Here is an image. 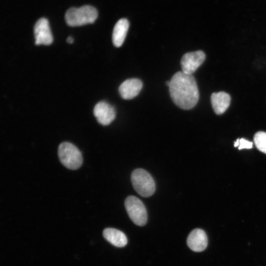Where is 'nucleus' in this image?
<instances>
[{
    "mask_svg": "<svg viewBox=\"0 0 266 266\" xmlns=\"http://www.w3.org/2000/svg\"><path fill=\"white\" fill-rule=\"evenodd\" d=\"M205 59V54L201 50L186 53L181 60L182 71L192 74L203 63Z\"/></svg>",
    "mask_w": 266,
    "mask_h": 266,
    "instance_id": "423d86ee",
    "label": "nucleus"
},
{
    "mask_svg": "<svg viewBox=\"0 0 266 266\" xmlns=\"http://www.w3.org/2000/svg\"><path fill=\"white\" fill-rule=\"evenodd\" d=\"M142 82L138 78L125 80L119 86V92L124 100H131L136 97L142 88Z\"/></svg>",
    "mask_w": 266,
    "mask_h": 266,
    "instance_id": "9d476101",
    "label": "nucleus"
},
{
    "mask_svg": "<svg viewBox=\"0 0 266 266\" xmlns=\"http://www.w3.org/2000/svg\"><path fill=\"white\" fill-rule=\"evenodd\" d=\"M97 9L90 5L68 9L65 16L66 24L71 27L80 26L93 23L98 17Z\"/></svg>",
    "mask_w": 266,
    "mask_h": 266,
    "instance_id": "f03ea898",
    "label": "nucleus"
},
{
    "mask_svg": "<svg viewBox=\"0 0 266 266\" xmlns=\"http://www.w3.org/2000/svg\"><path fill=\"white\" fill-rule=\"evenodd\" d=\"M239 145V139L238 138L237 139H236V141L234 142V146L237 147V146H238Z\"/></svg>",
    "mask_w": 266,
    "mask_h": 266,
    "instance_id": "f3484780",
    "label": "nucleus"
},
{
    "mask_svg": "<svg viewBox=\"0 0 266 266\" xmlns=\"http://www.w3.org/2000/svg\"><path fill=\"white\" fill-rule=\"evenodd\" d=\"M58 157L62 165L70 169H77L82 164L83 159L80 151L69 142H64L60 144Z\"/></svg>",
    "mask_w": 266,
    "mask_h": 266,
    "instance_id": "20e7f679",
    "label": "nucleus"
},
{
    "mask_svg": "<svg viewBox=\"0 0 266 266\" xmlns=\"http://www.w3.org/2000/svg\"><path fill=\"white\" fill-rule=\"evenodd\" d=\"M231 97L225 92L213 93L210 97L212 107L217 115L224 113L230 106Z\"/></svg>",
    "mask_w": 266,
    "mask_h": 266,
    "instance_id": "9b49d317",
    "label": "nucleus"
},
{
    "mask_svg": "<svg viewBox=\"0 0 266 266\" xmlns=\"http://www.w3.org/2000/svg\"><path fill=\"white\" fill-rule=\"evenodd\" d=\"M67 42L71 44L73 42V38L71 36H68L66 39Z\"/></svg>",
    "mask_w": 266,
    "mask_h": 266,
    "instance_id": "dca6fc26",
    "label": "nucleus"
},
{
    "mask_svg": "<svg viewBox=\"0 0 266 266\" xmlns=\"http://www.w3.org/2000/svg\"><path fill=\"white\" fill-rule=\"evenodd\" d=\"M253 139L256 148L260 151L266 154V132H257L254 134Z\"/></svg>",
    "mask_w": 266,
    "mask_h": 266,
    "instance_id": "4468645a",
    "label": "nucleus"
},
{
    "mask_svg": "<svg viewBox=\"0 0 266 266\" xmlns=\"http://www.w3.org/2000/svg\"><path fill=\"white\" fill-rule=\"evenodd\" d=\"M33 33L36 45L43 44L48 45L53 41V36L50 31L48 20L41 18L35 24Z\"/></svg>",
    "mask_w": 266,
    "mask_h": 266,
    "instance_id": "0eeeda50",
    "label": "nucleus"
},
{
    "mask_svg": "<svg viewBox=\"0 0 266 266\" xmlns=\"http://www.w3.org/2000/svg\"><path fill=\"white\" fill-rule=\"evenodd\" d=\"M253 147V143L249 141H248L244 138L239 139V145L238 146V149L241 150L242 149H251Z\"/></svg>",
    "mask_w": 266,
    "mask_h": 266,
    "instance_id": "2eb2a0df",
    "label": "nucleus"
},
{
    "mask_svg": "<svg viewBox=\"0 0 266 266\" xmlns=\"http://www.w3.org/2000/svg\"><path fill=\"white\" fill-rule=\"evenodd\" d=\"M104 238L114 246L123 247L127 244L126 235L121 231L113 229L106 228L103 231Z\"/></svg>",
    "mask_w": 266,
    "mask_h": 266,
    "instance_id": "ddd939ff",
    "label": "nucleus"
},
{
    "mask_svg": "<svg viewBox=\"0 0 266 266\" xmlns=\"http://www.w3.org/2000/svg\"><path fill=\"white\" fill-rule=\"evenodd\" d=\"M129 27V23L126 19H121L114 26L112 33V42L116 47H120L123 43Z\"/></svg>",
    "mask_w": 266,
    "mask_h": 266,
    "instance_id": "f8f14e48",
    "label": "nucleus"
},
{
    "mask_svg": "<svg viewBox=\"0 0 266 266\" xmlns=\"http://www.w3.org/2000/svg\"><path fill=\"white\" fill-rule=\"evenodd\" d=\"M170 81L169 92L173 102L182 109L193 108L199 99L198 88L193 75L178 71Z\"/></svg>",
    "mask_w": 266,
    "mask_h": 266,
    "instance_id": "f257e3e1",
    "label": "nucleus"
},
{
    "mask_svg": "<svg viewBox=\"0 0 266 266\" xmlns=\"http://www.w3.org/2000/svg\"><path fill=\"white\" fill-rule=\"evenodd\" d=\"M125 206L130 218L135 225L143 226L146 224V209L138 198L133 196L128 197L125 201Z\"/></svg>",
    "mask_w": 266,
    "mask_h": 266,
    "instance_id": "39448f33",
    "label": "nucleus"
},
{
    "mask_svg": "<svg viewBox=\"0 0 266 266\" xmlns=\"http://www.w3.org/2000/svg\"><path fill=\"white\" fill-rule=\"evenodd\" d=\"M131 182L135 191L142 197L147 198L155 192L156 185L152 176L145 170L137 168L131 174Z\"/></svg>",
    "mask_w": 266,
    "mask_h": 266,
    "instance_id": "7ed1b4c3",
    "label": "nucleus"
},
{
    "mask_svg": "<svg viewBox=\"0 0 266 266\" xmlns=\"http://www.w3.org/2000/svg\"><path fill=\"white\" fill-rule=\"evenodd\" d=\"M207 243L206 233L200 229H195L192 231L187 239L188 246L195 252L203 251L206 249Z\"/></svg>",
    "mask_w": 266,
    "mask_h": 266,
    "instance_id": "1a4fd4ad",
    "label": "nucleus"
},
{
    "mask_svg": "<svg viewBox=\"0 0 266 266\" xmlns=\"http://www.w3.org/2000/svg\"><path fill=\"white\" fill-rule=\"evenodd\" d=\"M170 84V81H167L166 82V85L169 87Z\"/></svg>",
    "mask_w": 266,
    "mask_h": 266,
    "instance_id": "a211bd4d",
    "label": "nucleus"
},
{
    "mask_svg": "<svg viewBox=\"0 0 266 266\" xmlns=\"http://www.w3.org/2000/svg\"><path fill=\"white\" fill-rule=\"evenodd\" d=\"M93 112L98 122L104 126L109 125L116 117V111L114 107L103 101L96 104Z\"/></svg>",
    "mask_w": 266,
    "mask_h": 266,
    "instance_id": "6e6552de",
    "label": "nucleus"
}]
</instances>
